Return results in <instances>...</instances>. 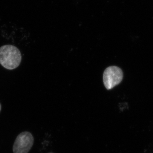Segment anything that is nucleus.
Instances as JSON below:
<instances>
[{
  "instance_id": "nucleus-5",
  "label": "nucleus",
  "mask_w": 153,
  "mask_h": 153,
  "mask_svg": "<svg viewBox=\"0 0 153 153\" xmlns=\"http://www.w3.org/2000/svg\"></svg>"
},
{
  "instance_id": "nucleus-2",
  "label": "nucleus",
  "mask_w": 153,
  "mask_h": 153,
  "mask_svg": "<svg viewBox=\"0 0 153 153\" xmlns=\"http://www.w3.org/2000/svg\"><path fill=\"white\" fill-rule=\"evenodd\" d=\"M123 78V72L121 69L117 66H109L105 70L103 73V82L108 90L112 89L120 83Z\"/></svg>"
},
{
  "instance_id": "nucleus-4",
  "label": "nucleus",
  "mask_w": 153,
  "mask_h": 153,
  "mask_svg": "<svg viewBox=\"0 0 153 153\" xmlns=\"http://www.w3.org/2000/svg\"><path fill=\"white\" fill-rule=\"evenodd\" d=\"M1 105L0 104V111H1Z\"/></svg>"
},
{
  "instance_id": "nucleus-1",
  "label": "nucleus",
  "mask_w": 153,
  "mask_h": 153,
  "mask_svg": "<svg viewBox=\"0 0 153 153\" xmlns=\"http://www.w3.org/2000/svg\"><path fill=\"white\" fill-rule=\"evenodd\" d=\"M22 54L17 47L12 45L0 47V64L8 70L16 69L20 65Z\"/></svg>"
},
{
  "instance_id": "nucleus-3",
  "label": "nucleus",
  "mask_w": 153,
  "mask_h": 153,
  "mask_svg": "<svg viewBox=\"0 0 153 153\" xmlns=\"http://www.w3.org/2000/svg\"><path fill=\"white\" fill-rule=\"evenodd\" d=\"M33 135L28 131L19 134L16 138L13 146L14 153H28L34 144Z\"/></svg>"
}]
</instances>
